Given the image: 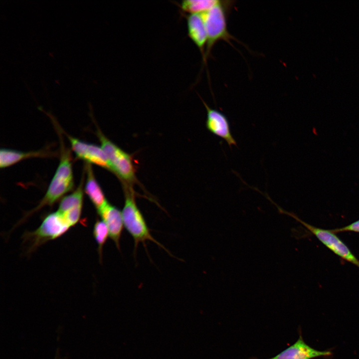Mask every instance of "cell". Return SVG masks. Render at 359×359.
Here are the masks:
<instances>
[{
  "instance_id": "1",
  "label": "cell",
  "mask_w": 359,
  "mask_h": 359,
  "mask_svg": "<svg viewBox=\"0 0 359 359\" xmlns=\"http://www.w3.org/2000/svg\"><path fill=\"white\" fill-rule=\"evenodd\" d=\"M60 161L47 190L36 207L26 212L16 224L19 225L27 218L45 206H52L65 194L73 189V175L70 151L60 143Z\"/></svg>"
},
{
  "instance_id": "2",
  "label": "cell",
  "mask_w": 359,
  "mask_h": 359,
  "mask_svg": "<svg viewBox=\"0 0 359 359\" xmlns=\"http://www.w3.org/2000/svg\"><path fill=\"white\" fill-rule=\"evenodd\" d=\"M233 0H219L207 11L200 14L205 25L207 42L203 62L205 63L214 45L219 41L230 43L234 39L228 30V17L233 7Z\"/></svg>"
},
{
  "instance_id": "3",
  "label": "cell",
  "mask_w": 359,
  "mask_h": 359,
  "mask_svg": "<svg viewBox=\"0 0 359 359\" xmlns=\"http://www.w3.org/2000/svg\"><path fill=\"white\" fill-rule=\"evenodd\" d=\"M125 191V199L122 214L125 228L134 240L135 252L139 243H143L146 247V241H150L171 254L151 233L145 219L137 206L133 191L127 189Z\"/></svg>"
},
{
  "instance_id": "4",
  "label": "cell",
  "mask_w": 359,
  "mask_h": 359,
  "mask_svg": "<svg viewBox=\"0 0 359 359\" xmlns=\"http://www.w3.org/2000/svg\"><path fill=\"white\" fill-rule=\"evenodd\" d=\"M70 227L62 214L55 211L46 215L35 230L26 232L23 239L28 243V251H32L41 244L63 235Z\"/></svg>"
},
{
  "instance_id": "5",
  "label": "cell",
  "mask_w": 359,
  "mask_h": 359,
  "mask_svg": "<svg viewBox=\"0 0 359 359\" xmlns=\"http://www.w3.org/2000/svg\"><path fill=\"white\" fill-rule=\"evenodd\" d=\"M96 133L110 163L111 171L126 182L134 180L135 169L132 157L109 140L99 129Z\"/></svg>"
},
{
  "instance_id": "6",
  "label": "cell",
  "mask_w": 359,
  "mask_h": 359,
  "mask_svg": "<svg viewBox=\"0 0 359 359\" xmlns=\"http://www.w3.org/2000/svg\"><path fill=\"white\" fill-rule=\"evenodd\" d=\"M283 212L289 214L300 222L334 253L359 268V260L346 244L330 229L327 230L315 227L303 221L292 213L287 211Z\"/></svg>"
},
{
  "instance_id": "7",
  "label": "cell",
  "mask_w": 359,
  "mask_h": 359,
  "mask_svg": "<svg viewBox=\"0 0 359 359\" xmlns=\"http://www.w3.org/2000/svg\"><path fill=\"white\" fill-rule=\"evenodd\" d=\"M72 150L76 157L88 164H94L111 171L110 163L102 147L93 144L86 143L66 134Z\"/></svg>"
},
{
  "instance_id": "8",
  "label": "cell",
  "mask_w": 359,
  "mask_h": 359,
  "mask_svg": "<svg viewBox=\"0 0 359 359\" xmlns=\"http://www.w3.org/2000/svg\"><path fill=\"white\" fill-rule=\"evenodd\" d=\"M201 100L206 110L205 125L208 131L224 140L229 147L236 146L227 117L220 111L210 107L202 99Z\"/></svg>"
},
{
  "instance_id": "9",
  "label": "cell",
  "mask_w": 359,
  "mask_h": 359,
  "mask_svg": "<svg viewBox=\"0 0 359 359\" xmlns=\"http://www.w3.org/2000/svg\"><path fill=\"white\" fill-rule=\"evenodd\" d=\"M97 213L106 224L109 236L120 250V240L125 227L122 211L108 202Z\"/></svg>"
},
{
  "instance_id": "10",
  "label": "cell",
  "mask_w": 359,
  "mask_h": 359,
  "mask_svg": "<svg viewBox=\"0 0 359 359\" xmlns=\"http://www.w3.org/2000/svg\"><path fill=\"white\" fill-rule=\"evenodd\" d=\"M331 355L332 352L330 351H319L310 347L304 342L300 335L293 345L273 358L268 359H312L318 357H329Z\"/></svg>"
},
{
  "instance_id": "11",
  "label": "cell",
  "mask_w": 359,
  "mask_h": 359,
  "mask_svg": "<svg viewBox=\"0 0 359 359\" xmlns=\"http://www.w3.org/2000/svg\"><path fill=\"white\" fill-rule=\"evenodd\" d=\"M187 35L204 58L207 42L204 21L200 14H188L186 16Z\"/></svg>"
},
{
  "instance_id": "12",
  "label": "cell",
  "mask_w": 359,
  "mask_h": 359,
  "mask_svg": "<svg viewBox=\"0 0 359 359\" xmlns=\"http://www.w3.org/2000/svg\"><path fill=\"white\" fill-rule=\"evenodd\" d=\"M50 152L45 150L22 152L13 149L2 148L0 151V167L6 168L25 159L52 156Z\"/></svg>"
},
{
  "instance_id": "13",
  "label": "cell",
  "mask_w": 359,
  "mask_h": 359,
  "mask_svg": "<svg viewBox=\"0 0 359 359\" xmlns=\"http://www.w3.org/2000/svg\"><path fill=\"white\" fill-rule=\"evenodd\" d=\"M87 179L84 188V191L97 210L99 211L107 202L105 194L94 175L91 165L85 166Z\"/></svg>"
},
{
  "instance_id": "14",
  "label": "cell",
  "mask_w": 359,
  "mask_h": 359,
  "mask_svg": "<svg viewBox=\"0 0 359 359\" xmlns=\"http://www.w3.org/2000/svg\"><path fill=\"white\" fill-rule=\"evenodd\" d=\"M218 0H185L180 4L183 11L188 14H201L218 3Z\"/></svg>"
},
{
  "instance_id": "15",
  "label": "cell",
  "mask_w": 359,
  "mask_h": 359,
  "mask_svg": "<svg viewBox=\"0 0 359 359\" xmlns=\"http://www.w3.org/2000/svg\"><path fill=\"white\" fill-rule=\"evenodd\" d=\"M93 234L97 243L98 252L100 260L101 261L103 247L109 236L108 228L102 220H101L98 219L96 220L94 225Z\"/></svg>"
},
{
  "instance_id": "16",
  "label": "cell",
  "mask_w": 359,
  "mask_h": 359,
  "mask_svg": "<svg viewBox=\"0 0 359 359\" xmlns=\"http://www.w3.org/2000/svg\"><path fill=\"white\" fill-rule=\"evenodd\" d=\"M83 205H78L61 213L70 227L76 225L80 219ZM58 211V210H57Z\"/></svg>"
},
{
  "instance_id": "17",
  "label": "cell",
  "mask_w": 359,
  "mask_h": 359,
  "mask_svg": "<svg viewBox=\"0 0 359 359\" xmlns=\"http://www.w3.org/2000/svg\"><path fill=\"white\" fill-rule=\"evenodd\" d=\"M330 230L335 233L343 232H354L359 233V220H358L346 226L330 229Z\"/></svg>"
}]
</instances>
